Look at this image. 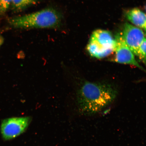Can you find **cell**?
I'll return each instance as SVG.
<instances>
[{
	"mask_svg": "<svg viewBox=\"0 0 146 146\" xmlns=\"http://www.w3.org/2000/svg\"><path fill=\"white\" fill-rule=\"evenodd\" d=\"M116 95L115 89L108 84L86 82L78 92L80 110L85 114L99 112L113 101Z\"/></svg>",
	"mask_w": 146,
	"mask_h": 146,
	"instance_id": "6da1fadb",
	"label": "cell"
},
{
	"mask_svg": "<svg viewBox=\"0 0 146 146\" xmlns=\"http://www.w3.org/2000/svg\"><path fill=\"white\" fill-rule=\"evenodd\" d=\"M61 19L58 12L54 9L47 8L11 18L9 23L16 28H50L59 26Z\"/></svg>",
	"mask_w": 146,
	"mask_h": 146,
	"instance_id": "7a4b0ae2",
	"label": "cell"
},
{
	"mask_svg": "<svg viewBox=\"0 0 146 146\" xmlns=\"http://www.w3.org/2000/svg\"><path fill=\"white\" fill-rule=\"evenodd\" d=\"M116 40L108 31L98 30L91 36L87 49L90 55L98 59L105 58L114 52Z\"/></svg>",
	"mask_w": 146,
	"mask_h": 146,
	"instance_id": "3957f363",
	"label": "cell"
},
{
	"mask_svg": "<svg viewBox=\"0 0 146 146\" xmlns=\"http://www.w3.org/2000/svg\"><path fill=\"white\" fill-rule=\"evenodd\" d=\"M28 117H12L3 120L1 125V133L5 140L15 138L25 132L30 122Z\"/></svg>",
	"mask_w": 146,
	"mask_h": 146,
	"instance_id": "277c9868",
	"label": "cell"
},
{
	"mask_svg": "<svg viewBox=\"0 0 146 146\" xmlns=\"http://www.w3.org/2000/svg\"><path fill=\"white\" fill-rule=\"evenodd\" d=\"M122 36L133 53L137 56L146 66V60L142 55L140 46L145 39V34L141 29L126 23L124 26Z\"/></svg>",
	"mask_w": 146,
	"mask_h": 146,
	"instance_id": "5b68a950",
	"label": "cell"
},
{
	"mask_svg": "<svg viewBox=\"0 0 146 146\" xmlns=\"http://www.w3.org/2000/svg\"><path fill=\"white\" fill-rule=\"evenodd\" d=\"M116 45L114 56L111 61L119 63L134 66L144 70V68L137 61L135 55L128 46L122 36L116 38Z\"/></svg>",
	"mask_w": 146,
	"mask_h": 146,
	"instance_id": "8992f818",
	"label": "cell"
},
{
	"mask_svg": "<svg viewBox=\"0 0 146 146\" xmlns=\"http://www.w3.org/2000/svg\"><path fill=\"white\" fill-rule=\"evenodd\" d=\"M127 19L136 26L146 29V14L138 9L129 10L126 14Z\"/></svg>",
	"mask_w": 146,
	"mask_h": 146,
	"instance_id": "52a82bcc",
	"label": "cell"
},
{
	"mask_svg": "<svg viewBox=\"0 0 146 146\" xmlns=\"http://www.w3.org/2000/svg\"><path fill=\"white\" fill-rule=\"evenodd\" d=\"M36 0H13L12 5L13 8L17 10H19L35 2Z\"/></svg>",
	"mask_w": 146,
	"mask_h": 146,
	"instance_id": "ba28073f",
	"label": "cell"
},
{
	"mask_svg": "<svg viewBox=\"0 0 146 146\" xmlns=\"http://www.w3.org/2000/svg\"><path fill=\"white\" fill-rule=\"evenodd\" d=\"M13 0H0V15L5 13L12 5Z\"/></svg>",
	"mask_w": 146,
	"mask_h": 146,
	"instance_id": "9c48e42d",
	"label": "cell"
},
{
	"mask_svg": "<svg viewBox=\"0 0 146 146\" xmlns=\"http://www.w3.org/2000/svg\"><path fill=\"white\" fill-rule=\"evenodd\" d=\"M140 53L143 57L146 60V38L142 41L140 46Z\"/></svg>",
	"mask_w": 146,
	"mask_h": 146,
	"instance_id": "30bf717a",
	"label": "cell"
},
{
	"mask_svg": "<svg viewBox=\"0 0 146 146\" xmlns=\"http://www.w3.org/2000/svg\"><path fill=\"white\" fill-rule=\"evenodd\" d=\"M3 38L0 36V46L3 44Z\"/></svg>",
	"mask_w": 146,
	"mask_h": 146,
	"instance_id": "8fae6325",
	"label": "cell"
},
{
	"mask_svg": "<svg viewBox=\"0 0 146 146\" xmlns=\"http://www.w3.org/2000/svg\"><path fill=\"white\" fill-rule=\"evenodd\" d=\"M145 32H146V29H145Z\"/></svg>",
	"mask_w": 146,
	"mask_h": 146,
	"instance_id": "7c38bea8",
	"label": "cell"
},
{
	"mask_svg": "<svg viewBox=\"0 0 146 146\" xmlns=\"http://www.w3.org/2000/svg\"><path fill=\"white\" fill-rule=\"evenodd\" d=\"M145 10H146V6H145Z\"/></svg>",
	"mask_w": 146,
	"mask_h": 146,
	"instance_id": "4fadbf2b",
	"label": "cell"
}]
</instances>
